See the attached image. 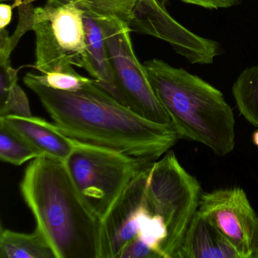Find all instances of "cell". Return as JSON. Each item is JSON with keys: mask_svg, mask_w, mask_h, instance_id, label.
Returning a JSON list of instances; mask_svg holds the SVG:
<instances>
[{"mask_svg": "<svg viewBox=\"0 0 258 258\" xmlns=\"http://www.w3.org/2000/svg\"><path fill=\"white\" fill-rule=\"evenodd\" d=\"M252 141H253V144L258 147V130L253 133V136H252Z\"/></svg>", "mask_w": 258, "mask_h": 258, "instance_id": "d4e9b609", "label": "cell"}, {"mask_svg": "<svg viewBox=\"0 0 258 258\" xmlns=\"http://www.w3.org/2000/svg\"><path fill=\"white\" fill-rule=\"evenodd\" d=\"M33 74V73H32ZM34 78L45 87L60 91L76 92L92 81L75 72H52L42 75L33 74Z\"/></svg>", "mask_w": 258, "mask_h": 258, "instance_id": "d6986e66", "label": "cell"}, {"mask_svg": "<svg viewBox=\"0 0 258 258\" xmlns=\"http://www.w3.org/2000/svg\"><path fill=\"white\" fill-rule=\"evenodd\" d=\"M244 73L249 76L253 77V78H258V66H253V67L247 68L243 71Z\"/></svg>", "mask_w": 258, "mask_h": 258, "instance_id": "cb8c5ba5", "label": "cell"}, {"mask_svg": "<svg viewBox=\"0 0 258 258\" xmlns=\"http://www.w3.org/2000/svg\"><path fill=\"white\" fill-rule=\"evenodd\" d=\"M151 85L180 138L218 156L235 148V116L223 93L196 75L158 58L143 62Z\"/></svg>", "mask_w": 258, "mask_h": 258, "instance_id": "3957f363", "label": "cell"}, {"mask_svg": "<svg viewBox=\"0 0 258 258\" xmlns=\"http://www.w3.org/2000/svg\"><path fill=\"white\" fill-rule=\"evenodd\" d=\"M0 120L26 140L42 157L66 162L76 141L58 131L53 123L38 117L7 115Z\"/></svg>", "mask_w": 258, "mask_h": 258, "instance_id": "8fae6325", "label": "cell"}, {"mask_svg": "<svg viewBox=\"0 0 258 258\" xmlns=\"http://www.w3.org/2000/svg\"><path fill=\"white\" fill-rule=\"evenodd\" d=\"M161 1H163V2H165V1H167V0H161Z\"/></svg>", "mask_w": 258, "mask_h": 258, "instance_id": "4316f807", "label": "cell"}, {"mask_svg": "<svg viewBox=\"0 0 258 258\" xmlns=\"http://www.w3.org/2000/svg\"><path fill=\"white\" fill-rule=\"evenodd\" d=\"M0 1H1V3H7L10 1V0H0Z\"/></svg>", "mask_w": 258, "mask_h": 258, "instance_id": "484cf974", "label": "cell"}, {"mask_svg": "<svg viewBox=\"0 0 258 258\" xmlns=\"http://www.w3.org/2000/svg\"><path fill=\"white\" fill-rule=\"evenodd\" d=\"M71 2L96 18L114 16L129 24L135 15L139 0H61Z\"/></svg>", "mask_w": 258, "mask_h": 258, "instance_id": "2e32d148", "label": "cell"}, {"mask_svg": "<svg viewBox=\"0 0 258 258\" xmlns=\"http://www.w3.org/2000/svg\"><path fill=\"white\" fill-rule=\"evenodd\" d=\"M129 26L132 32L167 42L191 64H212L221 52L218 43L194 34L176 22L161 0H139Z\"/></svg>", "mask_w": 258, "mask_h": 258, "instance_id": "30bf717a", "label": "cell"}, {"mask_svg": "<svg viewBox=\"0 0 258 258\" xmlns=\"http://www.w3.org/2000/svg\"><path fill=\"white\" fill-rule=\"evenodd\" d=\"M154 161L76 141L66 164L81 196L102 220L133 178Z\"/></svg>", "mask_w": 258, "mask_h": 258, "instance_id": "277c9868", "label": "cell"}, {"mask_svg": "<svg viewBox=\"0 0 258 258\" xmlns=\"http://www.w3.org/2000/svg\"><path fill=\"white\" fill-rule=\"evenodd\" d=\"M13 6L7 3L0 4V30L7 29L13 19Z\"/></svg>", "mask_w": 258, "mask_h": 258, "instance_id": "7402d4cb", "label": "cell"}, {"mask_svg": "<svg viewBox=\"0 0 258 258\" xmlns=\"http://www.w3.org/2000/svg\"><path fill=\"white\" fill-rule=\"evenodd\" d=\"M146 167L133 178L102 220L99 258H119L133 242L146 246L158 257L165 258L168 231L164 219L155 214L148 200Z\"/></svg>", "mask_w": 258, "mask_h": 258, "instance_id": "5b68a950", "label": "cell"}, {"mask_svg": "<svg viewBox=\"0 0 258 258\" xmlns=\"http://www.w3.org/2000/svg\"><path fill=\"white\" fill-rule=\"evenodd\" d=\"M42 157L41 154L26 140L0 120V159L20 166L27 161Z\"/></svg>", "mask_w": 258, "mask_h": 258, "instance_id": "9a60e30c", "label": "cell"}, {"mask_svg": "<svg viewBox=\"0 0 258 258\" xmlns=\"http://www.w3.org/2000/svg\"><path fill=\"white\" fill-rule=\"evenodd\" d=\"M84 13L71 2L46 0L34 10L36 60L31 68L41 74L75 72L74 66L92 75L86 43Z\"/></svg>", "mask_w": 258, "mask_h": 258, "instance_id": "8992f818", "label": "cell"}, {"mask_svg": "<svg viewBox=\"0 0 258 258\" xmlns=\"http://www.w3.org/2000/svg\"><path fill=\"white\" fill-rule=\"evenodd\" d=\"M24 84L37 96L60 132L75 141L157 161L179 137L173 124L150 121L92 79L76 92L45 87L28 73Z\"/></svg>", "mask_w": 258, "mask_h": 258, "instance_id": "6da1fadb", "label": "cell"}, {"mask_svg": "<svg viewBox=\"0 0 258 258\" xmlns=\"http://www.w3.org/2000/svg\"><path fill=\"white\" fill-rule=\"evenodd\" d=\"M84 24L87 51L93 71L92 78L114 99L124 105L116 82L100 23L94 16L84 13Z\"/></svg>", "mask_w": 258, "mask_h": 258, "instance_id": "4fadbf2b", "label": "cell"}, {"mask_svg": "<svg viewBox=\"0 0 258 258\" xmlns=\"http://www.w3.org/2000/svg\"><path fill=\"white\" fill-rule=\"evenodd\" d=\"M7 115L32 116L28 96L18 81L12 86L5 102L0 104V117Z\"/></svg>", "mask_w": 258, "mask_h": 258, "instance_id": "ffe728a7", "label": "cell"}, {"mask_svg": "<svg viewBox=\"0 0 258 258\" xmlns=\"http://www.w3.org/2000/svg\"><path fill=\"white\" fill-rule=\"evenodd\" d=\"M251 258H258V219L256 225V234H255L254 243H253V253Z\"/></svg>", "mask_w": 258, "mask_h": 258, "instance_id": "603a6c76", "label": "cell"}, {"mask_svg": "<svg viewBox=\"0 0 258 258\" xmlns=\"http://www.w3.org/2000/svg\"><path fill=\"white\" fill-rule=\"evenodd\" d=\"M232 95L241 115L258 127V78L241 72L234 83Z\"/></svg>", "mask_w": 258, "mask_h": 258, "instance_id": "e0dca14e", "label": "cell"}, {"mask_svg": "<svg viewBox=\"0 0 258 258\" xmlns=\"http://www.w3.org/2000/svg\"><path fill=\"white\" fill-rule=\"evenodd\" d=\"M190 5L197 6L208 10H219L235 7L241 4V0H179Z\"/></svg>", "mask_w": 258, "mask_h": 258, "instance_id": "44dd1931", "label": "cell"}, {"mask_svg": "<svg viewBox=\"0 0 258 258\" xmlns=\"http://www.w3.org/2000/svg\"><path fill=\"white\" fill-rule=\"evenodd\" d=\"M146 195L155 214L167 225L165 258H176L185 232L196 215L202 196L198 179L168 151L146 168Z\"/></svg>", "mask_w": 258, "mask_h": 258, "instance_id": "52a82bcc", "label": "cell"}, {"mask_svg": "<svg viewBox=\"0 0 258 258\" xmlns=\"http://www.w3.org/2000/svg\"><path fill=\"white\" fill-rule=\"evenodd\" d=\"M176 258H239L230 244L202 215L196 213Z\"/></svg>", "mask_w": 258, "mask_h": 258, "instance_id": "7c38bea8", "label": "cell"}, {"mask_svg": "<svg viewBox=\"0 0 258 258\" xmlns=\"http://www.w3.org/2000/svg\"><path fill=\"white\" fill-rule=\"evenodd\" d=\"M198 213L232 245L239 258H251L258 217L244 189L232 187L202 193Z\"/></svg>", "mask_w": 258, "mask_h": 258, "instance_id": "9c48e42d", "label": "cell"}, {"mask_svg": "<svg viewBox=\"0 0 258 258\" xmlns=\"http://www.w3.org/2000/svg\"><path fill=\"white\" fill-rule=\"evenodd\" d=\"M96 19L103 31L123 104L150 121L172 124L170 116L151 85L144 64L136 55L129 24L114 16Z\"/></svg>", "mask_w": 258, "mask_h": 258, "instance_id": "ba28073f", "label": "cell"}, {"mask_svg": "<svg viewBox=\"0 0 258 258\" xmlns=\"http://www.w3.org/2000/svg\"><path fill=\"white\" fill-rule=\"evenodd\" d=\"M19 21L13 36L7 29L0 30V64L10 62V57L19 40L28 31H33L34 10L35 7L31 2L19 3Z\"/></svg>", "mask_w": 258, "mask_h": 258, "instance_id": "ac0fdd59", "label": "cell"}, {"mask_svg": "<svg viewBox=\"0 0 258 258\" xmlns=\"http://www.w3.org/2000/svg\"><path fill=\"white\" fill-rule=\"evenodd\" d=\"M20 190L55 257L99 258L102 220L81 196L66 162L33 160Z\"/></svg>", "mask_w": 258, "mask_h": 258, "instance_id": "7a4b0ae2", "label": "cell"}, {"mask_svg": "<svg viewBox=\"0 0 258 258\" xmlns=\"http://www.w3.org/2000/svg\"><path fill=\"white\" fill-rule=\"evenodd\" d=\"M0 257L56 258L47 240L37 227L32 233L1 228Z\"/></svg>", "mask_w": 258, "mask_h": 258, "instance_id": "5bb4252c", "label": "cell"}]
</instances>
